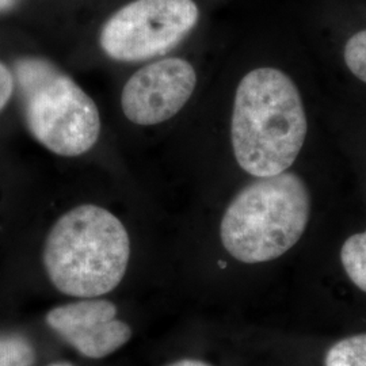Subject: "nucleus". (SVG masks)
<instances>
[{
	"instance_id": "6e6552de",
	"label": "nucleus",
	"mask_w": 366,
	"mask_h": 366,
	"mask_svg": "<svg viewBox=\"0 0 366 366\" xmlns=\"http://www.w3.org/2000/svg\"><path fill=\"white\" fill-rule=\"evenodd\" d=\"M340 261L354 285L366 293V231L350 236L343 243Z\"/></svg>"
},
{
	"instance_id": "9b49d317",
	"label": "nucleus",
	"mask_w": 366,
	"mask_h": 366,
	"mask_svg": "<svg viewBox=\"0 0 366 366\" xmlns=\"http://www.w3.org/2000/svg\"><path fill=\"white\" fill-rule=\"evenodd\" d=\"M345 63L353 75L366 83V30L358 31L346 42Z\"/></svg>"
},
{
	"instance_id": "f257e3e1",
	"label": "nucleus",
	"mask_w": 366,
	"mask_h": 366,
	"mask_svg": "<svg viewBox=\"0 0 366 366\" xmlns=\"http://www.w3.org/2000/svg\"><path fill=\"white\" fill-rule=\"evenodd\" d=\"M308 121L300 92L275 68H257L236 90L231 140L237 164L255 178L278 175L295 163Z\"/></svg>"
},
{
	"instance_id": "2eb2a0df",
	"label": "nucleus",
	"mask_w": 366,
	"mask_h": 366,
	"mask_svg": "<svg viewBox=\"0 0 366 366\" xmlns=\"http://www.w3.org/2000/svg\"><path fill=\"white\" fill-rule=\"evenodd\" d=\"M49 366H74L71 365V364H66V362H59V364H53V365Z\"/></svg>"
},
{
	"instance_id": "9d476101",
	"label": "nucleus",
	"mask_w": 366,
	"mask_h": 366,
	"mask_svg": "<svg viewBox=\"0 0 366 366\" xmlns=\"http://www.w3.org/2000/svg\"><path fill=\"white\" fill-rule=\"evenodd\" d=\"M37 354L22 335H0V366H33Z\"/></svg>"
},
{
	"instance_id": "0eeeda50",
	"label": "nucleus",
	"mask_w": 366,
	"mask_h": 366,
	"mask_svg": "<svg viewBox=\"0 0 366 366\" xmlns=\"http://www.w3.org/2000/svg\"><path fill=\"white\" fill-rule=\"evenodd\" d=\"M116 316L117 307L112 301L94 297L54 307L45 322L79 354L99 360L116 353L133 335Z\"/></svg>"
},
{
	"instance_id": "ddd939ff",
	"label": "nucleus",
	"mask_w": 366,
	"mask_h": 366,
	"mask_svg": "<svg viewBox=\"0 0 366 366\" xmlns=\"http://www.w3.org/2000/svg\"><path fill=\"white\" fill-rule=\"evenodd\" d=\"M167 366H212L204 361H199V360H193V358H183L179 361H175L170 365Z\"/></svg>"
},
{
	"instance_id": "20e7f679",
	"label": "nucleus",
	"mask_w": 366,
	"mask_h": 366,
	"mask_svg": "<svg viewBox=\"0 0 366 366\" xmlns=\"http://www.w3.org/2000/svg\"><path fill=\"white\" fill-rule=\"evenodd\" d=\"M27 129L59 157L84 155L101 136L98 106L78 83L51 61L27 56L15 61Z\"/></svg>"
},
{
	"instance_id": "4468645a",
	"label": "nucleus",
	"mask_w": 366,
	"mask_h": 366,
	"mask_svg": "<svg viewBox=\"0 0 366 366\" xmlns=\"http://www.w3.org/2000/svg\"><path fill=\"white\" fill-rule=\"evenodd\" d=\"M18 4V0H0V13H7Z\"/></svg>"
},
{
	"instance_id": "423d86ee",
	"label": "nucleus",
	"mask_w": 366,
	"mask_h": 366,
	"mask_svg": "<svg viewBox=\"0 0 366 366\" xmlns=\"http://www.w3.org/2000/svg\"><path fill=\"white\" fill-rule=\"evenodd\" d=\"M196 86V69L183 59L149 63L125 83L121 94L122 113L140 127L162 124L182 110Z\"/></svg>"
},
{
	"instance_id": "f8f14e48",
	"label": "nucleus",
	"mask_w": 366,
	"mask_h": 366,
	"mask_svg": "<svg viewBox=\"0 0 366 366\" xmlns=\"http://www.w3.org/2000/svg\"><path fill=\"white\" fill-rule=\"evenodd\" d=\"M14 86H15V80H14L13 72L3 63H0V112L11 99Z\"/></svg>"
},
{
	"instance_id": "39448f33",
	"label": "nucleus",
	"mask_w": 366,
	"mask_h": 366,
	"mask_svg": "<svg viewBox=\"0 0 366 366\" xmlns=\"http://www.w3.org/2000/svg\"><path fill=\"white\" fill-rule=\"evenodd\" d=\"M198 18L193 0H134L106 21L99 44L113 60L143 61L170 51Z\"/></svg>"
},
{
	"instance_id": "7ed1b4c3",
	"label": "nucleus",
	"mask_w": 366,
	"mask_h": 366,
	"mask_svg": "<svg viewBox=\"0 0 366 366\" xmlns=\"http://www.w3.org/2000/svg\"><path fill=\"white\" fill-rule=\"evenodd\" d=\"M311 216V196L299 175L281 172L242 189L222 216V246L243 263L273 261L292 249Z\"/></svg>"
},
{
	"instance_id": "f03ea898",
	"label": "nucleus",
	"mask_w": 366,
	"mask_h": 366,
	"mask_svg": "<svg viewBox=\"0 0 366 366\" xmlns=\"http://www.w3.org/2000/svg\"><path fill=\"white\" fill-rule=\"evenodd\" d=\"M131 258L125 225L110 210L84 204L68 210L46 236L42 261L63 295L94 299L114 290Z\"/></svg>"
},
{
	"instance_id": "1a4fd4ad",
	"label": "nucleus",
	"mask_w": 366,
	"mask_h": 366,
	"mask_svg": "<svg viewBox=\"0 0 366 366\" xmlns=\"http://www.w3.org/2000/svg\"><path fill=\"white\" fill-rule=\"evenodd\" d=\"M325 366H366V334L334 343L326 354Z\"/></svg>"
}]
</instances>
